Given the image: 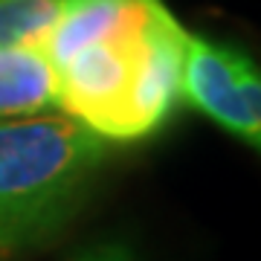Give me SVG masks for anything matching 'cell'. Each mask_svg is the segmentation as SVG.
<instances>
[{
  "mask_svg": "<svg viewBox=\"0 0 261 261\" xmlns=\"http://www.w3.org/2000/svg\"><path fill=\"white\" fill-rule=\"evenodd\" d=\"M58 111L56 73L32 44L0 47V119Z\"/></svg>",
  "mask_w": 261,
  "mask_h": 261,
  "instance_id": "4",
  "label": "cell"
},
{
  "mask_svg": "<svg viewBox=\"0 0 261 261\" xmlns=\"http://www.w3.org/2000/svg\"><path fill=\"white\" fill-rule=\"evenodd\" d=\"M180 96L232 137L261 145V75L247 53L186 32Z\"/></svg>",
  "mask_w": 261,
  "mask_h": 261,
  "instance_id": "3",
  "label": "cell"
},
{
  "mask_svg": "<svg viewBox=\"0 0 261 261\" xmlns=\"http://www.w3.org/2000/svg\"><path fill=\"white\" fill-rule=\"evenodd\" d=\"M186 29L163 0L53 64L58 111L108 142L145 140L180 102Z\"/></svg>",
  "mask_w": 261,
  "mask_h": 261,
  "instance_id": "1",
  "label": "cell"
},
{
  "mask_svg": "<svg viewBox=\"0 0 261 261\" xmlns=\"http://www.w3.org/2000/svg\"><path fill=\"white\" fill-rule=\"evenodd\" d=\"M73 261H134V255L122 244H99L93 250H84L82 255H75Z\"/></svg>",
  "mask_w": 261,
  "mask_h": 261,
  "instance_id": "6",
  "label": "cell"
},
{
  "mask_svg": "<svg viewBox=\"0 0 261 261\" xmlns=\"http://www.w3.org/2000/svg\"><path fill=\"white\" fill-rule=\"evenodd\" d=\"M105 160L108 140L61 111L0 119V261L56 232Z\"/></svg>",
  "mask_w": 261,
  "mask_h": 261,
  "instance_id": "2",
  "label": "cell"
},
{
  "mask_svg": "<svg viewBox=\"0 0 261 261\" xmlns=\"http://www.w3.org/2000/svg\"><path fill=\"white\" fill-rule=\"evenodd\" d=\"M70 0H0V47L32 44L44 35Z\"/></svg>",
  "mask_w": 261,
  "mask_h": 261,
  "instance_id": "5",
  "label": "cell"
}]
</instances>
